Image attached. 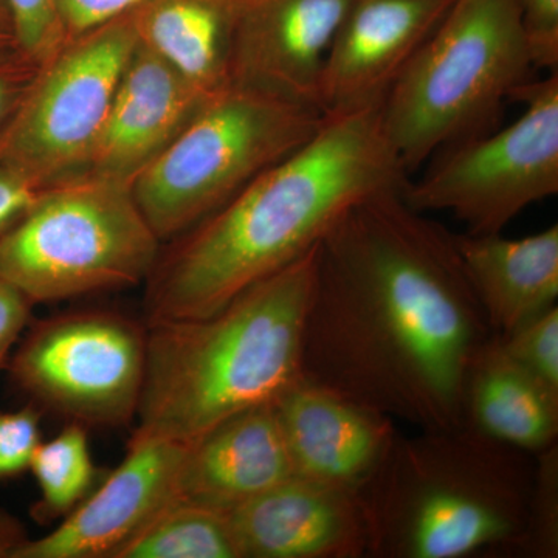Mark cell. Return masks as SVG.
I'll list each match as a JSON object with an SVG mask.
<instances>
[{
    "instance_id": "obj_10",
    "label": "cell",
    "mask_w": 558,
    "mask_h": 558,
    "mask_svg": "<svg viewBox=\"0 0 558 558\" xmlns=\"http://www.w3.org/2000/svg\"><path fill=\"white\" fill-rule=\"evenodd\" d=\"M7 366L36 405L84 427H121L137 416L146 330L110 312L43 319Z\"/></svg>"
},
{
    "instance_id": "obj_7",
    "label": "cell",
    "mask_w": 558,
    "mask_h": 558,
    "mask_svg": "<svg viewBox=\"0 0 558 558\" xmlns=\"http://www.w3.org/2000/svg\"><path fill=\"white\" fill-rule=\"evenodd\" d=\"M160 244L131 185L78 175L44 190L0 238V278L33 304L130 288L149 278Z\"/></svg>"
},
{
    "instance_id": "obj_16",
    "label": "cell",
    "mask_w": 558,
    "mask_h": 558,
    "mask_svg": "<svg viewBox=\"0 0 558 558\" xmlns=\"http://www.w3.org/2000/svg\"><path fill=\"white\" fill-rule=\"evenodd\" d=\"M207 98L138 43L81 175L132 185Z\"/></svg>"
},
{
    "instance_id": "obj_19",
    "label": "cell",
    "mask_w": 558,
    "mask_h": 558,
    "mask_svg": "<svg viewBox=\"0 0 558 558\" xmlns=\"http://www.w3.org/2000/svg\"><path fill=\"white\" fill-rule=\"evenodd\" d=\"M462 425L505 446L538 454L558 444V392L517 365L494 333L465 377Z\"/></svg>"
},
{
    "instance_id": "obj_27",
    "label": "cell",
    "mask_w": 558,
    "mask_h": 558,
    "mask_svg": "<svg viewBox=\"0 0 558 558\" xmlns=\"http://www.w3.org/2000/svg\"><path fill=\"white\" fill-rule=\"evenodd\" d=\"M535 69H558V0H517Z\"/></svg>"
},
{
    "instance_id": "obj_4",
    "label": "cell",
    "mask_w": 558,
    "mask_h": 558,
    "mask_svg": "<svg viewBox=\"0 0 558 558\" xmlns=\"http://www.w3.org/2000/svg\"><path fill=\"white\" fill-rule=\"evenodd\" d=\"M534 473L535 454L464 425L399 432L362 495L368 558H517Z\"/></svg>"
},
{
    "instance_id": "obj_11",
    "label": "cell",
    "mask_w": 558,
    "mask_h": 558,
    "mask_svg": "<svg viewBox=\"0 0 558 558\" xmlns=\"http://www.w3.org/2000/svg\"><path fill=\"white\" fill-rule=\"evenodd\" d=\"M189 444L135 432L126 457L89 497L13 558H113L157 513L175 501Z\"/></svg>"
},
{
    "instance_id": "obj_22",
    "label": "cell",
    "mask_w": 558,
    "mask_h": 558,
    "mask_svg": "<svg viewBox=\"0 0 558 558\" xmlns=\"http://www.w3.org/2000/svg\"><path fill=\"white\" fill-rule=\"evenodd\" d=\"M31 470L40 492L32 517L43 524L65 519L100 484L101 472L92 461L87 429L78 422H70L53 439L43 440Z\"/></svg>"
},
{
    "instance_id": "obj_30",
    "label": "cell",
    "mask_w": 558,
    "mask_h": 558,
    "mask_svg": "<svg viewBox=\"0 0 558 558\" xmlns=\"http://www.w3.org/2000/svg\"><path fill=\"white\" fill-rule=\"evenodd\" d=\"M43 193L21 172L0 165V238L31 211Z\"/></svg>"
},
{
    "instance_id": "obj_1",
    "label": "cell",
    "mask_w": 558,
    "mask_h": 558,
    "mask_svg": "<svg viewBox=\"0 0 558 558\" xmlns=\"http://www.w3.org/2000/svg\"><path fill=\"white\" fill-rule=\"evenodd\" d=\"M402 189L352 205L319 241L301 376L416 429H454L494 330L454 233Z\"/></svg>"
},
{
    "instance_id": "obj_26",
    "label": "cell",
    "mask_w": 558,
    "mask_h": 558,
    "mask_svg": "<svg viewBox=\"0 0 558 558\" xmlns=\"http://www.w3.org/2000/svg\"><path fill=\"white\" fill-rule=\"evenodd\" d=\"M39 407L16 411L0 410V484L20 478L32 468L33 457L43 442Z\"/></svg>"
},
{
    "instance_id": "obj_17",
    "label": "cell",
    "mask_w": 558,
    "mask_h": 558,
    "mask_svg": "<svg viewBox=\"0 0 558 558\" xmlns=\"http://www.w3.org/2000/svg\"><path fill=\"white\" fill-rule=\"evenodd\" d=\"M293 476L274 403H264L186 446L175 499L229 513Z\"/></svg>"
},
{
    "instance_id": "obj_15",
    "label": "cell",
    "mask_w": 558,
    "mask_h": 558,
    "mask_svg": "<svg viewBox=\"0 0 558 558\" xmlns=\"http://www.w3.org/2000/svg\"><path fill=\"white\" fill-rule=\"evenodd\" d=\"M240 558H368L363 498L293 476L229 512Z\"/></svg>"
},
{
    "instance_id": "obj_28",
    "label": "cell",
    "mask_w": 558,
    "mask_h": 558,
    "mask_svg": "<svg viewBox=\"0 0 558 558\" xmlns=\"http://www.w3.org/2000/svg\"><path fill=\"white\" fill-rule=\"evenodd\" d=\"M148 0H58L70 38L95 31Z\"/></svg>"
},
{
    "instance_id": "obj_3",
    "label": "cell",
    "mask_w": 558,
    "mask_h": 558,
    "mask_svg": "<svg viewBox=\"0 0 558 558\" xmlns=\"http://www.w3.org/2000/svg\"><path fill=\"white\" fill-rule=\"evenodd\" d=\"M318 245L216 314L150 323L137 432L190 444L301 377Z\"/></svg>"
},
{
    "instance_id": "obj_33",
    "label": "cell",
    "mask_w": 558,
    "mask_h": 558,
    "mask_svg": "<svg viewBox=\"0 0 558 558\" xmlns=\"http://www.w3.org/2000/svg\"><path fill=\"white\" fill-rule=\"evenodd\" d=\"M20 50L17 46L16 32H14L13 20L7 0H0V53L5 51Z\"/></svg>"
},
{
    "instance_id": "obj_9",
    "label": "cell",
    "mask_w": 558,
    "mask_h": 558,
    "mask_svg": "<svg viewBox=\"0 0 558 558\" xmlns=\"http://www.w3.org/2000/svg\"><path fill=\"white\" fill-rule=\"evenodd\" d=\"M137 44L132 11L70 40L0 130V165L40 190L78 178Z\"/></svg>"
},
{
    "instance_id": "obj_23",
    "label": "cell",
    "mask_w": 558,
    "mask_h": 558,
    "mask_svg": "<svg viewBox=\"0 0 558 558\" xmlns=\"http://www.w3.org/2000/svg\"><path fill=\"white\" fill-rule=\"evenodd\" d=\"M558 557V444L535 454L526 531L517 558Z\"/></svg>"
},
{
    "instance_id": "obj_6",
    "label": "cell",
    "mask_w": 558,
    "mask_h": 558,
    "mask_svg": "<svg viewBox=\"0 0 558 558\" xmlns=\"http://www.w3.org/2000/svg\"><path fill=\"white\" fill-rule=\"evenodd\" d=\"M323 120L312 106L227 84L140 172L132 196L160 242L182 236L299 149Z\"/></svg>"
},
{
    "instance_id": "obj_14",
    "label": "cell",
    "mask_w": 558,
    "mask_h": 558,
    "mask_svg": "<svg viewBox=\"0 0 558 558\" xmlns=\"http://www.w3.org/2000/svg\"><path fill=\"white\" fill-rule=\"evenodd\" d=\"M453 0H352L319 73L323 116L384 101Z\"/></svg>"
},
{
    "instance_id": "obj_25",
    "label": "cell",
    "mask_w": 558,
    "mask_h": 558,
    "mask_svg": "<svg viewBox=\"0 0 558 558\" xmlns=\"http://www.w3.org/2000/svg\"><path fill=\"white\" fill-rule=\"evenodd\" d=\"M22 53L40 68L72 40L58 0H7Z\"/></svg>"
},
{
    "instance_id": "obj_13",
    "label": "cell",
    "mask_w": 558,
    "mask_h": 558,
    "mask_svg": "<svg viewBox=\"0 0 558 558\" xmlns=\"http://www.w3.org/2000/svg\"><path fill=\"white\" fill-rule=\"evenodd\" d=\"M351 3L236 0L230 83L318 109L323 62Z\"/></svg>"
},
{
    "instance_id": "obj_18",
    "label": "cell",
    "mask_w": 558,
    "mask_h": 558,
    "mask_svg": "<svg viewBox=\"0 0 558 558\" xmlns=\"http://www.w3.org/2000/svg\"><path fill=\"white\" fill-rule=\"evenodd\" d=\"M453 238L473 292L497 336L557 306V223L520 240L502 233H454Z\"/></svg>"
},
{
    "instance_id": "obj_20",
    "label": "cell",
    "mask_w": 558,
    "mask_h": 558,
    "mask_svg": "<svg viewBox=\"0 0 558 558\" xmlns=\"http://www.w3.org/2000/svg\"><path fill=\"white\" fill-rule=\"evenodd\" d=\"M236 0H148L132 10L138 43L205 97L230 84Z\"/></svg>"
},
{
    "instance_id": "obj_31",
    "label": "cell",
    "mask_w": 558,
    "mask_h": 558,
    "mask_svg": "<svg viewBox=\"0 0 558 558\" xmlns=\"http://www.w3.org/2000/svg\"><path fill=\"white\" fill-rule=\"evenodd\" d=\"M33 303L20 289L0 278V369L9 363L14 344L32 317Z\"/></svg>"
},
{
    "instance_id": "obj_2",
    "label": "cell",
    "mask_w": 558,
    "mask_h": 558,
    "mask_svg": "<svg viewBox=\"0 0 558 558\" xmlns=\"http://www.w3.org/2000/svg\"><path fill=\"white\" fill-rule=\"evenodd\" d=\"M384 101L328 113L299 149L256 175L157 259L150 323L204 318L317 247L357 202L409 175L384 128Z\"/></svg>"
},
{
    "instance_id": "obj_32",
    "label": "cell",
    "mask_w": 558,
    "mask_h": 558,
    "mask_svg": "<svg viewBox=\"0 0 558 558\" xmlns=\"http://www.w3.org/2000/svg\"><path fill=\"white\" fill-rule=\"evenodd\" d=\"M27 539L24 524L5 510H0V558H13Z\"/></svg>"
},
{
    "instance_id": "obj_12",
    "label": "cell",
    "mask_w": 558,
    "mask_h": 558,
    "mask_svg": "<svg viewBox=\"0 0 558 558\" xmlns=\"http://www.w3.org/2000/svg\"><path fill=\"white\" fill-rule=\"evenodd\" d=\"M293 473L362 497L379 475L396 421L300 377L274 400Z\"/></svg>"
},
{
    "instance_id": "obj_29",
    "label": "cell",
    "mask_w": 558,
    "mask_h": 558,
    "mask_svg": "<svg viewBox=\"0 0 558 558\" xmlns=\"http://www.w3.org/2000/svg\"><path fill=\"white\" fill-rule=\"evenodd\" d=\"M39 69L21 50L0 53V130L9 123Z\"/></svg>"
},
{
    "instance_id": "obj_8",
    "label": "cell",
    "mask_w": 558,
    "mask_h": 558,
    "mask_svg": "<svg viewBox=\"0 0 558 558\" xmlns=\"http://www.w3.org/2000/svg\"><path fill=\"white\" fill-rule=\"evenodd\" d=\"M519 120L433 157L402 197L421 213L447 211L470 234H499L531 205L558 193V73L532 78L513 95Z\"/></svg>"
},
{
    "instance_id": "obj_21",
    "label": "cell",
    "mask_w": 558,
    "mask_h": 558,
    "mask_svg": "<svg viewBox=\"0 0 558 558\" xmlns=\"http://www.w3.org/2000/svg\"><path fill=\"white\" fill-rule=\"evenodd\" d=\"M113 558H240L229 513L175 499Z\"/></svg>"
},
{
    "instance_id": "obj_24",
    "label": "cell",
    "mask_w": 558,
    "mask_h": 558,
    "mask_svg": "<svg viewBox=\"0 0 558 558\" xmlns=\"http://www.w3.org/2000/svg\"><path fill=\"white\" fill-rule=\"evenodd\" d=\"M497 337L502 351L517 365L558 392V306Z\"/></svg>"
},
{
    "instance_id": "obj_5",
    "label": "cell",
    "mask_w": 558,
    "mask_h": 558,
    "mask_svg": "<svg viewBox=\"0 0 558 558\" xmlns=\"http://www.w3.org/2000/svg\"><path fill=\"white\" fill-rule=\"evenodd\" d=\"M534 70L517 0H453L381 106L407 175L495 130Z\"/></svg>"
}]
</instances>
